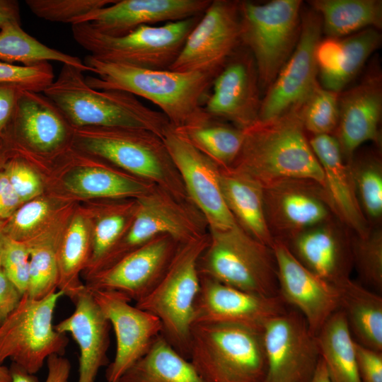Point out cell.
<instances>
[{
  "label": "cell",
  "mask_w": 382,
  "mask_h": 382,
  "mask_svg": "<svg viewBox=\"0 0 382 382\" xmlns=\"http://www.w3.org/2000/svg\"><path fill=\"white\" fill-rule=\"evenodd\" d=\"M382 115V80L379 71L368 73L360 82L339 94L337 139L343 158L351 160L364 143H379Z\"/></svg>",
  "instance_id": "603a6c76"
},
{
  "label": "cell",
  "mask_w": 382,
  "mask_h": 382,
  "mask_svg": "<svg viewBox=\"0 0 382 382\" xmlns=\"http://www.w3.org/2000/svg\"><path fill=\"white\" fill-rule=\"evenodd\" d=\"M21 204L7 175L0 170V219H9Z\"/></svg>",
  "instance_id": "816d5d0a"
},
{
  "label": "cell",
  "mask_w": 382,
  "mask_h": 382,
  "mask_svg": "<svg viewBox=\"0 0 382 382\" xmlns=\"http://www.w3.org/2000/svg\"><path fill=\"white\" fill-rule=\"evenodd\" d=\"M286 246L304 267L328 283L336 285L349 278L351 241L327 222L299 233Z\"/></svg>",
  "instance_id": "83f0119b"
},
{
  "label": "cell",
  "mask_w": 382,
  "mask_h": 382,
  "mask_svg": "<svg viewBox=\"0 0 382 382\" xmlns=\"http://www.w3.org/2000/svg\"><path fill=\"white\" fill-rule=\"evenodd\" d=\"M12 151L7 140L3 134H0V166L4 167L10 158V151Z\"/></svg>",
  "instance_id": "11a10c76"
},
{
  "label": "cell",
  "mask_w": 382,
  "mask_h": 382,
  "mask_svg": "<svg viewBox=\"0 0 382 382\" xmlns=\"http://www.w3.org/2000/svg\"><path fill=\"white\" fill-rule=\"evenodd\" d=\"M356 192L360 206L371 219L382 214V168L375 157L349 161Z\"/></svg>",
  "instance_id": "ab89813d"
},
{
  "label": "cell",
  "mask_w": 382,
  "mask_h": 382,
  "mask_svg": "<svg viewBox=\"0 0 382 382\" xmlns=\"http://www.w3.org/2000/svg\"><path fill=\"white\" fill-rule=\"evenodd\" d=\"M381 42L379 30L373 28L346 37L321 39L316 49L320 86L339 93L344 91Z\"/></svg>",
  "instance_id": "4316f807"
},
{
  "label": "cell",
  "mask_w": 382,
  "mask_h": 382,
  "mask_svg": "<svg viewBox=\"0 0 382 382\" xmlns=\"http://www.w3.org/2000/svg\"><path fill=\"white\" fill-rule=\"evenodd\" d=\"M22 296L0 266V325L18 306Z\"/></svg>",
  "instance_id": "f907efd6"
},
{
  "label": "cell",
  "mask_w": 382,
  "mask_h": 382,
  "mask_svg": "<svg viewBox=\"0 0 382 382\" xmlns=\"http://www.w3.org/2000/svg\"><path fill=\"white\" fill-rule=\"evenodd\" d=\"M0 382H12L9 368L0 365Z\"/></svg>",
  "instance_id": "9f6ffc18"
},
{
  "label": "cell",
  "mask_w": 382,
  "mask_h": 382,
  "mask_svg": "<svg viewBox=\"0 0 382 382\" xmlns=\"http://www.w3.org/2000/svg\"><path fill=\"white\" fill-rule=\"evenodd\" d=\"M73 303L74 312L54 328L60 333H69L79 346L78 382H96L100 369L109 364L110 324L86 286Z\"/></svg>",
  "instance_id": "484cf974"
},
{
  "label": "cell",
  "mask_w": 382,
  "mask_h": 382,
  "mask_svg": "<svg viewBox=\"0 0 382 382\" xmlns=\"http://www.w3.org/2000/svg\"><path fill=\"white\" fill-rule=\"evenodd\" d=\"M339 94L324 88L319 83L299 110L306 131L318 135L331 134L336 129Z\"/></svg>",
  "instance_id": "74e56055"
},
{
  "label": "cell",
  "mask_w": 382,
  "mask_h": 382,
  "mask_svg": "<svg viewBox=\"0 0 382 382\" xmlns=\"http://www.w3.org/2000/svg\"><path fill=\"white\" fill-rule=\"evenodd\" d=\"M322 34L319 15L311 8L301 12L297 44L265 92L257 121L269 120L299 110L319 84L316 49Z\"/></svg>",
  "instance_id": "4fadbf2b"
},
{
  "label": "cell",
  "mask_w": 382,
  "mask_h": 382,
  "mask_svg": "<svg viewBox=\"0 0 382 382\" xmlns=\"http://www.w3.org/2000/svg\"><path fill=\"white\" fill-rule=\"evenodd\" d=\"M83 72L63 64L57 78L43 91L75 128H139L163 138L170 126L163 113L146 106L131 93L90 87Z\"/></svg>",
  "instance_id": "3957f363"
},
{
  "label": "cell",
  "mask_w": 382,
  "mask_h": 382,
  "mask_svg": "<svg viewBox=\"0 0 382 382\" xmlns=\"http://www.w3.org/2000/svg\"><path fill=\"white\" fill-rule=\"evenodd\" d=\"M354 349L359 375L361 382H382V352L357 342Z\"/></svg>",
  "instance_id": "c3c4849f"
},
{
  "label": "cell",
  "mask_w": 382,
  "mask_h": 382,
  "mask_svg": "<svg viewBox=\"0 0 382 382\" xmlns=\"http://www.w3.org/2000/svg\"><path fill=\"white\" fill-rule=\"evenodd\" d=\"M54 78L52 66L48 62L29 66L0 62V83H16L25 90L43 93Z\"/></svg>",
  "instance_id": "7bdbcfd3"
},
{
  "label": "cell",
  "mask_w": 382,
  "mask_h": 382,
  "mask_svg": "<svg viewBox=\"0 0 382 382\" xmlns=\"http://www.w3.org/2000/svg\"><path fill=\"white\" fill-rule=\"evenodd\" d=\"M83 63L96 76L86 78L98 90H117L142 97L157 105L174 128L209 116L203 104L214 76L200 72L156 70L98 59L87 55Z\"/></svg>",
  "instance_id": "6da1fadb"
},
{
  "label": "cell",
  "mask_w": 382,
  "mask_h": 382,
  "mask_svg": "<svg viewBox=\"0 0 382 382\" xmlns=\"http://www.w3.org/2000/svg\"><path fill=\"white\" fill-rule=\"evenodd\" d=\"M62 291L35 299L23 295L0 325V365L8 359L28 373L35 374L53 354L64 356L69 344L66 334L52 323Z\"/></svg>",
  "instance_id": "8fae6325"
},
{
  "label": "cell",
  "mask_w": 382,
  "mask_h": 382,
  "mask_svg": "<svg viewBox=\"0 0 382 382\" xmlns=\"http://www.w3.org/2000/svg\"><path fill=\"white\" fill-rule=\"evenodd\" d=\"M6 238V236L4 233L3 229L1 231L0 230V259H1V253H2V250L4 248Z\"/></svg>",
  "instance_id": "6f0895ef"
},
{
  "label": "cell",
  "mask_w": 382,
  "mask_h": 382,
  "mask_svg": "<svg viewBox=\"0 0 382 382\" xmlns=\"http://www.w3.org/2000/svg\"><path fill=\"white\" fill-rule=\"evenodd\" d=\"M289 308L279 296H260L200 276L192 324L228 323L262 329L270 319Z\"/></svg>",
  "instance_id": "44dd1931"
},
{
  "label": "cell",
  "mask_w": 382,
  "mask_h": 382,
  "mask_svg": "<svg viewBox=\"0 0 382 382\" xmlns=\"http://www.w3.org/2000/svg\"><path fill=\"white\" fill-rule=\"evenodd\" d=\"M352 262L364 283L378 293L382 290V231H369L351 241Z\"/></svg>",
  "instance_id": "60d3db41"
},
{
  "label": "cell",
  "mask_w": 382,
  "mask_h": 382,
  "mask_svg": "<svg viewBox=\"0 0 382 382\" xmlns=\"http://www.w3.org/2000/svg\"><path fill=\"white\" fill-rule=\"evenodd\" d=\"M320 356L331 382H361L357 369L354 340L343 312L339 309L318 332Z\"/></svg>",
  "instance_id": "836d02e7"
},
{
  "label": "cell",
  "mask_w": 382,
  "mask_h": 382,
  "mask_svg": "<svg viewBox=\"0 0 382 382\" xmlns=\"http://www.w3.org/2000/svg\"><path fill=\"white\" fill-rule=\"evenodd\" d=\"M189 360L204 382H266L262 329L228 323L192 324Z\"/></svg>",
  "instance_id": "5b68a950"
},
{
  "label": "cell",
  "mask_w": 382,
  "mask_h": 382,
  "mask_svg": "<svg viewBox=\"0 0 382 382\" xmlns=\"http://www.w3.org/2000/svg\"><path fill=\"white\" fill-rule=\"evenodd\" d=\"M210 2V0H117L85 16L79 23H88L101 33L119 37L141 25L178 21L201 15Z\"/></svg>",
  "instance_id": "cb8c5ba5"
},
{
  "label": "cell",
  "mask_w": 382,
  "mask_h": 382,
  "mask_svg": "<svg viewBox=\"0 0 382 382\" xmlns=\"http://www.w3.org/2000/svg\"><path fill=\"white\" fill-rule=\"evenodd\" d=\"M136 200L123 208L110 209L97 221L91 238V255L87 271L96 265L120 241L128 228Z\"/></svg>",
  "instance_id": "f35d334b"
},
{
  "label": "cell",
  "mask_w": 382,
  "mask_h": 382,
  "mask_svg": "<svg viewBox=\"0 0 382 382\" xmlns=\"http://www.w3.org/2000/svg\"><path fill=\"white\" fill-rule=\"evenodd\" d=\"M267 362L266 382H311L320 359L316 335L290 307L262 328Z\"/></svg>",
  "instance_id": "5bb4252c"
},
{
  "label": "cell",
  "mask_w": 382,
  "mask_h": 382,
  "mask_svg": "<svg viewBox=\"0 0 382 382\" xmlns=\"http://www.w3.org/2000/svg\"><path fill=\"white\" fill-rule=\"evenodd\" d=\"M209 241L207 232L179 244L159 282L135 303L158 318L163 336L188 360L194 305L200 287L197 263Z\"/></svg>",
  "instance_id": "52a82bcc"
},
{
  "label": "cell",
  "mask_w": 382,
  "mask_h": 382,
  "mask_svg": "<svg viewBox=\"0 0 382 382\" xmlns=\"http://www.w3.org/2000/svg\"><path fill=\"white\" fill-rule=\"evenodd\" d=\"M42 93L22 91L4 134L11 150L47 157L74 145L75 127Z\"/></svg>",
  "instance_id": "9a60e30c"
},
{
  "label": "cell",
  "mask_w": 382,
  "mask_h": 382,
  "mask_svg": "<svg viewBox=\"0 0 382 382\" xmlns=\"http://www.w3.org/2000/svg\"><path fill=\"white\" fill-rule=\"evenodd\" d=\"M87 289L114 330L115 355L108 365L105 379L107 382H118L162 334L161 323L153 314L132 306L128 299L117 292Z\"/></svg>",
  "instance_id": "ac0fdd59"
},
{
  "label": "cell",
  "mask_w": 382,
  "mask_h": 382,
  "mask_svg": "<svg viewBox=\"0 0 382 382\" xmlns=\"http://www.w3.org/2000/svg\"><path fill=\"white\" fill-rule=\"evenodd\" d=\"M203 105L209 116L244 130L258 120L262 98L254 59L238 50L214 79Z\"/></svg>",
  "instance_id": "d6986e66"
},
{
  "label": "cell",
  "mask_w": 382,
  "mask_h": 382,
  "mask_svg": "<svg viewBox=\"0 0 382 382\" xmlns=\"http://www.w3.org/2000/svg\"><path fill=\"white\" fill-rule=\"evenodd\" d=\"M219 183L237 224L253 238L272 248L275 239L266 219L262 185L233 167H219Z\"/></svg>",
  "instance_id": "f1b7e54d"
},
{
  "label": "cell",
  "mask_w": 382,
  "mask_h": 382,
  "mask_svg": "<svg viewBox=\"0 0 382 382\" xmlns=\"http://www.w3.org/2000/svg\"><path fill=\"white\" fill-rule=\"evenodd\" d=\"M25 243L30 254V279L25 294L40 299L56 291L58 287V244L41 241Z\"/></svg>",
  "instance_id": "8d00e7d4"
},
{
  "label": "cell",
  "mask_w": 382,
  "mask_h": 382,
  "mask_svg": "<svg viewBox=\"0 0 382 382\" xmlns=\"http://www.w3.org/2000/svg\"><path fill=\"white\" fill-rule=\"evenodd\" d=\"M49 61L90 71L80 58L47 47L26 33L21 23H10L0 29V62L29 66Z\"/></svg>",
  "instance_id": "d590c367"
},
{
  "label": "cell",
  "mask_w": 382,
  "mask_h": 382,
  "mask_svg": "<svg viewBox=\"0 0 382 382\" xmlns=\"http://www.w3.org/2000/svg\"><path fill=\"white\" fill-rule=\"evenodd\" d=\"M240 153L231 166L250 175L263 187L291 179L314 181L322 187L324 176L309 141L299 110L243 130Z\"/></svg>",
  "instance_id": "7a4b0ae2"
},
{
  "label": "cell",
  "mask_w": 382,
  "mask_h": 382,
  "mask_svg": "<svg viewBox=\"0 0 382 382\" xmlns=\"http://www.w3.org/2000/svg\"><path fill=\"white\" fill-rule=\"evenodd\" d=\"M47 376L45 382H69L71 365L64 356L53 354L47 360ZM9 370L12 382H39L35 374L28 373L18 365L11 363Z\"/></svg>",
  "instance_id": "7dc6e473"
},
{
  "label": "cell",
  "mask_w": 382,
  "mask_h": 382,
  "mask_svg": "<svg viewBox=\"0 0 382 382\" xmlns=\"http://www.w3.org/2000/svg\"><path fill=\"white\" fill-rule=\"evenodd\" d=\"M299 0L240 1L241 44L251 54L265 92L293 52L301 23Z\"/></svg>",
  "instance_id": "9c48e42d"
},
{
  "label": "cell",
  "mask_w": 382,
  "mask_h": 382,
  "mask_svg": "<svg viewBox=\"0 0 382 382\" xmlns=\"http://www.w3.org/2000/svg\"><path fill=\"white\" fill-rule=\"evenodd\" d=\"M48 203L43 199H31L21 205L9 218L3 228L10 238L25 241L26 236L46 217L49 212Z\"/></svg>",
  "instance_id": "f6af8a7d"
},
{
  "label": "cell",
  "mask_w": 382,
  "mask_h": 382,
  "mask_svg": "<svg viewBox=\"0 0 382 382\" xmlns=\"http://www.w3.org/2000/svg\"><path fill=\"white\" fill-rule=\"evenodd\" d=\"M311 382H331L321 358Z\"/></svg>",
  "instance_id": "db71d44e"
},
{
  "label": "cell",
  "mask_w": 382,
  "mask_h": 382,
  "mask_svg": "<svg viewBox=\"0 0 382 382\" xmlns=\"http://www.w3.org/2000/svg\"><path fill=\"white\" fill-rule=\"evenodd\" d=\"M308 141L323 170V188L331 210L356 236H366L368 222L357 197L350 165L345 162L337 139L332 134H318Z\"/></svg>",
  "instance_id": "d4e9b609"
},
{
  "label": "cell",
  "mask_w": 382,
  "mask_h": 382,
  "mask_svg": "<svg viewBox=\"0 0 382 382\" xmlns=\"http://www.w3.org/2000/svg\"><path fill=\"white\" fill-rule=\"evenodd\" d=\"M179 244L168 235L158 236L86 278L85 286L115 291L137 303L159 282Z\"/></svg>",
  "instance_id": "e0dca14e"
},
{
  "label": "cell",
  "mask_w": 382,
  "mask_h": 382,
  "mask_svg": "<svg viewBox=\"0 0 382 382\" xmlns=\"http://www.w3.org/2000/svg\"><path fill=\"white\" fill-rule=\"evenodd\" d=\"M335 286L354 341L382 352V297L350 278Z\"/></svg>",
  "instance_id": "f546056e"
},
{
  "label": "cell",
  "mask_w": 382,
  "mask_h": 382,
  "mask_svg": "<svg viewBox=\"0 0 382 382\" xmlns=\"http://www.w3.org/2000/svg\"><path fill=\"white\" fill-rule=\"evenodd\" d=\"M135 200L134 213L127 231L89 270V275L111 266L158 236L168 235L183 243L208 232L203 215L191 202L180 199L157 185Z\"/></svg>",
  "instance_id": "30bf717a"
},
{
  "label": "cell",
  "mask_w": 382,
  "mask_h": 382,
  "mask_svg": "<svg viewBox=\"0 0 382 382\" xmlns=\"http://www.w3.org/2000/svg\"><path fill=\"white\" fill-rule=\"evenodd\" d=\"M3 170L22 203L33 199L42 192V183L35 172L24 160L12 156Z\"/></svg>",
  "instance_id": "bcb514c9"
},
{
  "label": "cell",
  "mask_w": 382,
  "mask_h": 382,
  "mask_svg": "<svg viewBox=\"0 0 382 382\" xmlns=\"http://www.w3.org/2000/svg\"><path fill=\"white\" fill-rule=\"evenodd\" d=\"M117 0H27L29 9L38 18L57 23L77 24L80 20Z\"/></svg>",
  "instance_id": "b9f144b4"
},
{
  "label": "cell",
  "mask_w": 382,
  "mask_h": 382,
  "mask_svg": "<svg viewBox=\"0 0 382 382\" xmlns=\"http://www.w3.org/2000/svg\"><path fill=\"white\" fill-rule=\"evenodd\" d=\"M162 139L190 201L203 215L208 230H224L237 225L221 194L219 166L171 125Z\"/></svg>",
  "instance_id": "2e32d148"
},
{
  "label": "cell",
  "mask_w": 382,
  "mask_h": 382,
  "mask_svg": "<svg viewBox=\"0 0 382 382\" xmlns=\"http://www.w3.org/2000/svg\"><path fill=\"white\" fill-rule=\"evenodd\" d=\"M21 10L16 0H0V29L10 23H21Z\"/></svg>",
  "instance_id": "f5cc1de1"
},
{
  "label": "cell",
  "mask_w": 382,
  "mask_h": 382,
  "mask_svg": "<svg viewBox=\"0 0 382 382\" xmlns=\"http://www.w3.org/2000/svg\"><path fill=\"white\" fill-rule=\"evenodd\" d=\"M0 266L21 294L25 295L30 279V254L27 243L6 236Z\"/></svg>",
  "instance_id": "ee69618b"
},
{
  "label": "cell",
  "mask_w": 382,
  "mask_h": 382,
  "mask_svg": "<svg viewBox=\"0 0 382 382\" xmlns=\"http://www.w3.org/2000/svg\"><path fill=\"white\" fill-rule=\"evenodd\" d=\"M74 148L191 202L163 139L146 129L83 127L74 130Z\"/></svg>",
  "instance_id": "277c9868"
},
{
  "label": "cell",
  "mask_w": 382,
  "mask_h": 382,
  "mask_svg": "<svg viewBox=\"0 0 382 382\" xmlns=\"http://www.w3.org/2000/svg\"><path fill=\"white\" fill-rule=\"evenodd\" d=\"M241 45L240 1H211L168 69L216 77Z\"/></svg>",
  "instance_id": "7c38bea8"
},
{
  "label": "cell",
  "mask_w": 382,
  "mask_h": 382,
  "mask_svg": "<svg viewBox=\"0 0 382 382\" xmlns=\"http://www.w3.org/2000/svg\"><path fill=\"white\" fill-rule=\"evenodd\" d=\"M64 185L69 191L81 197L137 199L154 184L104 166L89 165L72 171Z\"/></svg>",
  "instance_id": "d6a6232c"
},
{
  "label": "cell",
  "mask_w": 382,
  "mask_h": 382,
  "mask_svg": "<svg viewBox=\"0 0 382 382\" xmlns=\"http://www.w3.org/2000/svg\"><path fill=\"white\" fill-rule=\"evenodd\" d=\"M272 250L279 296L303 316L316 335L327 320L340 309L337 288L304 267L283 241L275 239Z\"/></svg>",
  "instance_id": "ffe728a7"
},
{
  "label": "cell",
  "mask_w": 382,
  "mask_h": 382,
  "mask_svg": "<svg viewBox=\"0 0 382 382\" xmlns=\"http://www.w3.org/2000/svg\"><path fill=\"white\" fill-rule=\"evenodd\" d=\"M118 382H204L190 360L160 335Z\"/></svg>",
  "instance_id": "4dcf8cb0"
},
{
  "label": "cell",
  "mask_w": 382,
  "mask_h": 382,
  "mask_svg": "<svg viewBox=\"0 0 382 382\" xmlns=\"http://www.w3.org/2000/svg\"><path fill=\"white\" fill-rule=\"evenodd\" d=\"M201 15L154 26L141 25L119 37L105 35L88 23L71 25L73 37L100 60L139 68L164 70L174 62Z\"/></svg>",
  "instance_id": "ba28073f"
},
{
  "label": "cell",
  "mask_w": 382,
  "mask_h": 382,
  "mask_svg": "<svg viewBox=\"0 0 382 382\" xmlns=\"http://www.w3.org/2000/svg\"><path fill=\"white\" fill-rule=\"evenodd\" d=\"M175 129L220 168L233 164L244 137L243 130L209 115L197 123Z\"/></svg>",
  "instance_id": "e575fe53"
},
{
  "label": "cell",
  "mask_w": 382,
  "mask_h": 382,
  "mask_svg": "<svg viewBox=\"0 0 382 382\" xmlns=\"http://www.w3.org/2000/svg\"><path fill=\"white\" fill-rule=\"evenodd\" d=\"M23 89L11 83H0V134H4Z\"/></svg>",
  "instance_id": "681fc988"
},
{
  "label": "cell",
  "mask_w": 382,
  "mask_h": 382,
  "mask_svg": "<svg viewBox=\"0 0 382 382\" xmlns=\"http://www.w3.org/2000/svg\"><path fill=\"white\" fill-rule=\"evenodd\" d=\"M208 232L209 243L197 263L199 276L260 296H279L272 248L253 238L238 224Z\"/></svg>",
  "instance_id": "8992f818"
},
{
  "label": "cell",
  "mask_w": 382,
  "mask_h": 382,
  "mask_svg": "<svg viewBox=\"0 0 382 382\" xmlns=\"http://www.w3.org/2000/svg\"><path fill=\"white\" fill-rule=\"evenodd\" d=\"M311 8L321 20L326 37H346L366 28L382 27L380 0H312Z\"/></svg>",
  "instance_id": "1f68e13d"
},
{
  "label": "cell",
  "mask_w": 382,
  "mask_h": 382,
  "mask_svg": "<svg viewBox=\"0 0 382 382\" xmlns=\"http://www.w3.org/2000/svg\"><path fill=\"white\" fill-rule=\"evenodd\" d=\"M264 202L269 228L282 235L279 240L327 222L332 211L323 187L308 180H285L265 186Z\"/></svg>",
  "instance_id": "7402d4cb"
}]
</instances>
